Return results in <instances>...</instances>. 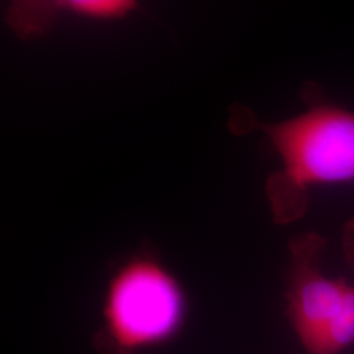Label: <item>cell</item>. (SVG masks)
Listing matches in <instances>:
<instances>
[{
  "mask_svg": "<svg viewBox=\"0 0 354 354\" xmlns=\"http://www.w3.org/2000/svg\"><path fill=\"white\" fill-rule=\"evenodd\" d=\"M260 130L282 162L266 185L277 223L304 215L310 187L354 180V113L317 106Z\"/></svg>",
  "mask_w": 354,
  "mask_h": 354,
  "instance_id": "6da1fadb",
  "label": "cell"
},
{
  "mask_svg": "<svg viewBox=\"0 0 354 354\" xmlns=\"http://www.w3.org/2000/svg\"><path fill=\"white\" fill-rule=\"evenodd\" d=\"M185 314L187 298L176 277L156 257L140 253L109 279L95 346L99 354H140L169 342Z\"/></svg>",
  "mask_w": 354,
  "mask_h": 354,
  "instance_id": "7a4b0ae2",
  "label": "cell"
},
{
  "mask_svg": "<svg viewBox=\"0 0 354 354\" xmlns=\"http://www.w3.org/2000/svg\"><path fill=\"white\" fill-rule=\"evenodd\" d=\"M326 247V238L314 232L292 238L289 245L286 315L304 352L313 346L349 288L345 279L324 273Z\"/></svg>",
  "mask_w": 354,
  "mask_h": 354,
  "instance_id": "3957f363",
  "label": "cell"
},
{
  "mask_svg": "<svg viewBox=\"0 0 354 354\" xmlns=\"http://www.w3.org/2000/svg\"><path fill=\"white\" fill-rule=\"evenodd\" d=\"M137 4L130 0H55L19 1L7 12V23L24 38L46 33L58 19L71 16L88 21H117L134 12Z\"/></svg>",
  "mask_w": 354,
  "mask_h": 354,
  "instance_id": "277c9868",
  "label": "cell"
},
{
  "mask_svg": "<svg viewBox=\"0 0 354 354\" xmlns=\"http://www.w3.org/2000/svg\"><path fill=\"white\" fill-rule=\"evenodd\" d=\"M354 344V286L349 285L333 317L307 354H339Z\"/></svg>",
  "mask_w": 354,
  "mask_h": 354,
  "instance_id": "5b68a950",
  "label": "cell"
},
{
  "mask_svg": "<svg viewBox=\"0 0 354 354\" xmlns=\"http://www.w3.org/2000/svg\"><path fill=\"white\" fill-rule=\"evenodd\" d=\"M342 251L346 263L354 272V216H352L342 228Z\"/></svg>",
  "mask_w": 354,
  "mask_h": 354,
  "instance_id": "8992f818",
  "label": "cell"
}]
</instances>
